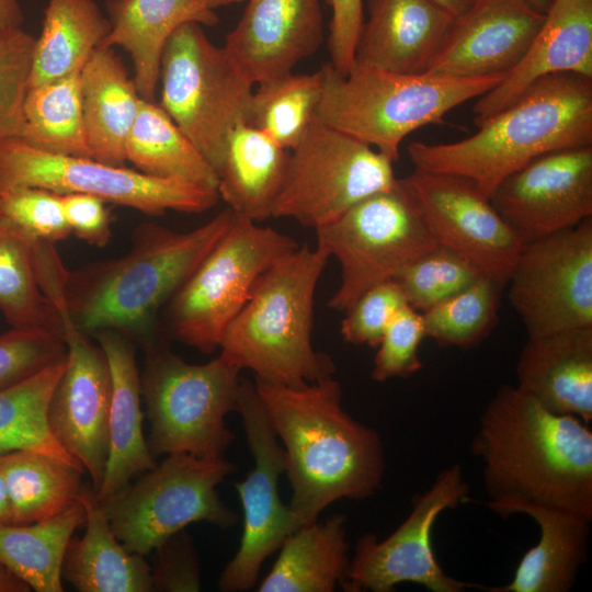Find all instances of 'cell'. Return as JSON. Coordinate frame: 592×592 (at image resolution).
Returning <instances> with one entry per match:
<instances>
[{
    "label": "cell",
    "mask_w": 592,
    "mask_h": 592,
    "mask_svg": "<svg viewBox=\"0 0 592 592\" xmlns=\"http://www.w3.org/2000/svg\"><path fill=\"white\" fill-rule=\"evenodd\" d=\"M84 521V508L78 500L49 519L29 524L0 523V561L33 591L62 592L65 553Z\"/></svg>",
    "instance_id": "e575fe53"
},
{
    "label": "cell",
    "mask_w": 592,
    "mask_h": 592,
    "mask_svg": "<svg viewBox=\"0 0 592 592\" xmlns=\"http://www.w3.org/2000/svg\"><path fill=\"white\" fill-rule=\"evenodd\" d=\"M523 1L527 3L531 8H533L535 11L542 14H546L553 0H523Z\"/></svg>",
    "instance_id": "9f6ffc18"
},
{
    "label": "cell",
    "mask_w": 592,
    "mask_h": 592,
    "mask_svg": "<svg viewBox=\"0 0 592 592\" xmlns=\"http://www.w3.org/2000/svg\"><path fill=\"white\" fill-rule=\"evenodd\" d=\"M237 412L240 414L254 465L235 487L243 511L240 545L218 579L224 592L253 588L263 562L286 537L301 526L278 492L285 473V452L258 396L254 384L241 378Z\"/></svg>",
    "instance_id": "2e32d148"
},
{
    "label": "cell",
    "mask_w": 592,
    "mask_h": 592,
    "mask_svg": "<svg viewBox=\"0 0 592 592\" xmlns=\"http://www.w3.org/2000/svg\"><path fill=\"white\" fill-rule=\"evenodd\" d=\"M12 524H29L55 516L76 501L83 486L82 470L32 449L0 455Z\"/></svg>",
    "instance_id": "836d02e7"
},
{
    "label": "cell",
    "mask_w": 592,
    "mask_h": 592,
    "mask_svg": "<svg viewBox=\"0 0 592 592\" xmlns=\"http://www.w3.org/2000/svg\"><path fill=\"white\" fill-rule=\"evenodd\" d=\"M150 566L152 591L196 592L201 590V568L193 539L179 531L153 550Z\"/></svg>",
    "instance_id": "7dc6e473"
},
{
    "label": "cell",
    "mask_w": 592,
    "mask_h": 592,
    "mask_svg": "<svg viewBox=\"0 0 592 592\" xmlns=\"http://www.w3.org/2000/svg\"><path fill=\"white\" fill-rule=\"evenodd\" d=\"M0 523L12 524L9 499L3 478L0 474Z\"/></svg>",
    "instance_id": "db71d44e"
},
{
    "label": "cell",
    "mask_w": 592,
    "mask_h": 592,
    "mask_svg": "<svg viewBox=\"0 0 592 592\" xmlns=\"http://www.w3.org/2000/svg\"><path fill=\"white\" fill-rule=\"evenodd\" d=\"M80 94L91 158L124 166L126 140L143 98L114 48L92 53L80 71Z\"/></svg>",
    "instance_id": "4316f807"
},
{
    "label": "cell",
    "mask_w": 592,
    "mask_h": 592,
    "mask_svg": "<svg viewBox=\"0 0 592 592\" xmlns=\"http://www.w3.org/2000/svg\"><path fill=\"white\" fill-rule=\"evenodd\" d=\"M328 260L306 244L267 269L226 329L219 355L258 379L286 386L333 376L332 358L311 342L315 292Z\"/></svg>",
    "instance_id": "5b68a950"
},
{
    "label": "cell",
    "mask_w": 592,
    "mask_h": 592,
    "mask_svg": "<svg viewBox=\"0 0 592 592\" xmlns=\"http://www.w3.org/2000/svg\"><path fill=\"white\" fill-rule=\"evenodd\" d=\"M223 46L252 82L293 71L323 41L319 0H247Z\"/></svg>",
    "instance_id": "44dd1931"
},
{
    "label": "cell",
    "mask_w": 592,
    "mask_h": 592,
    "mask_svg": "<svg viewBox=\"0 0 592 592\" xmlns=\"http://www.w3.org/2000/svg\"><path fill=\"white\" fill-rule=\"evenodd\" d=\"M399 182L439 246L505 286L523 242L471 181L414 168Z\"/></svg>",
    "instance_id": "e0dca14e"
},
{
    "label": "cell",
    "mask_w": 592,
    "mask_h": 592,
    "mask_svg": "<svg viewBox=\"0 0 592 592\" xmlns=\"http://www.w3.org/2000/svg\"><path fill=\"white\" fill-rule=\"evenodd\" d=\"M248 124L265 132L283 148L293 149L316 118L322 93L321 69L293 71L257 83Z\"/></svg>",
    "instance_id": "f35d334b"
},
{
    "label": "cell",
    "mask_w": 592,
    "mask_h": 592,
    "mask_svg": "<svg viewBox=\"0 0 592 592\" xmlns=\"http://www.w3.org/2000/svg\"><path fill=\"white\" fill-rule=\"evenodd\" d=\"M489 200L523 243L580 224L592 217V146L535 158Z\"/></svg>",
    "instance_id": "d6986e66"
},
{
    "label": "cell",
    "mask_w": 592,
    "mask_h": 592,
    "mask_svg": "<svg viewBox=\"0 0 592 592\" xmlns=\"http://www.w3.org/2000/svg\"><path fill=\"white\" fill-rule=\"evenodd\" d=\"M516 387L550 412L592 421V327L527 337Z\"/></svg>",
    "instance_id": "cb8c5ba5"
},
{
    "label": "cell",
    "mask_w": 592,
    "mask_h": 592,
    "mask_svg": "<svg viewBox=\"0 0 592 592\" xmlns=\"http://www.w3.org/2000/svg\"><path fill=\"white\" fill-rule=\"evenodd\" d=\"M503 287L482 275L458 294L421 312L425 337L444 346H476L497 323Z\"/></svg>",
    "instance_id": "ab89813d"
},
{
    "label": "cell",
    "mask_w": 592,
    "mask_h": 592,
    "mask_svg": "<svg viewBox=\"0 0 592 592\" xmlns=\"http://www.w3.org/2000/svg\"><path fill=\"white\" fill-rule=\"evenodd\" d=\"M66 353L64 338L44 329H16L0 334V389L42 369Z\"/></svg>",
    "instance_id": "f6af8a7d"
},
{
    "label": "cell",
    "mask_w": 592,
    "mask_h": 592,
    "mask_svg": "<svg viewBox=\"0 0 592 592\" xmlns=\"http://www.w3.org/2000/svg\"><path fill=\"white\" fill-rule=\"evenodd\" d=\"M407 305L394 280L382 282L365 291L344 311L340 332L349 343L377 346L392 318Z\"/></svg>",
    "instance_id": "bcb514c9"
},
{
    "label": "cell",
    "mask_w": 592,
    "mask_h": 592,
    "mask_svg": "<svg viewBox=\"0 0 592 592\" xmlns=\"http://www.w3.org/2000/svg\"><path fill=\"white\" fill-rule=\"evenodd\" d=\"M57 310L67 362L48 403L47 422L59 445L90 475L96 492L109 455L111 372L102 348L72 322L65 304Z\"/></svg>",
    "instance_id": "ac0fdd59"
},
{
    "label": "cell",
    "mask_w": 592,
    "mask_h": 592,
    "mask_svg": "<svg viewBox=\"0 0 592 592\" xmlns=\"http://www.w3.org/2000/svg\"><path fill=\"white\" fill-rule=\"evenodd\" d=\"M19 137L48 152L91 158L81 107L80 72L27 89Z\"/></svg>",
    "instance_id": "74e56055"
},
{
    "label": "cell",
    "mask_w": 592,
    "mask_h": 592,
    "mask_svg": "<svg viewBox=\"0 0 592 592\" xmlns=\"http://www.w3.org/2000/svg\"><path fill=\"white\" fill-rule=\"evenodd\" d=\"M35 39L22 27L0 38V141L21 134Z\"/></svg>",
    "instance_id": "b9f144b4"
},
{
    "label": "cell",
    "mask_w": 592,
    "mask_h": 592,
    "mask_svg": "<svg viewBox=\"0 0 592 592\" xmlns=\"http://www.w3.org/2000/svg\"><path fill=\"white\" fill-rule=\"evenodd\" d=\"M506 285L527 337L592 327V217L524 242Z\"/></svg>",
    "instance_id": "5bb4252c"
},
{
    "label": "cell",
    "mask_w": 592,
    "mask_h": 592,
    "mask_svg": "<svg viewBox=\"0 0 592 592\" xmlns=\"http://www.w3.org/2000/svg\"><path fill=\"white\" fill-rule=\"evenodd\" d=\"M236 469L224 457L168 454L100 504L118 540L132 553L147 555L191 523L219 528L238 524V515L220 499L217 486Z\"/></svg>",
    "instance_id": "9c48e42d"
},
{
    "label": "cell",
    "mask_w": 592,
    "mask_h": 592,
    "mask_svg": "<svg viewBox=\"0 0 592 592\" xmlns=\"http://www.w3.org/2000/svg\"><path fill=\"white\" fill-rule=\"evenodd\" d=\"M111 30L100 47H121L133 62L139 95L156 100L160 60L171 34L182 23L215 25V11H204L197 0H107Z\"/></svg>",
    "instance_id": "484cf974"
},
{
    "label": "cell",
    "mask_w": 592,
    "mask_h": 592,
    "mask_svg": "<svg viewBox=\"0 0 592 592\" xmlns=\"http://www.w3.org/2000/svg\"><path fill=\"white\" fill-rule=\"evenodd\" d=\"M394 161L373 147L316 118L289 150L273 218L317 229L363 198L394 186Z\"/></svg>",
    "instance_id": "7c38bea8"
},
{
    "label": "cell",
    "mask_w": 592,
    "mask_h": 592,
    "mask_svg": "<svg viewBox=\"0 0 592 592\" xmlns=\"http://www.w3.org/2000/svg\"><path fill=\"white\" fill-rule=\"evenodd\" d=\"M18 186L91 194L150 216L168 210L198 214L219 200L217 191L150 177L90 157L48 152L15 136L0 141V190Z\"/></svg>",
    "instance_id": "4fadbf2b"
},
{
    "label": "cell",
    "mask_w": 592,
    "mask_h": 592,
    "mask_svg": "<svg viewBox=\"0 0 592 592\" xmlns=\"http://www.w3.org/2000/svg\"><path fill=\"white\" fill-rule=\"evenodd\" d=\"M78 500L86 531L69 540L62 578L80 592H151L150 565L115 536L91 485L83 483Z\"/></svg>",
    "instance_id": "83f0119b"
},
{
    "label": "cell",
    "mask_w": 592,
    "mask_h": 592,
    "mask_svg": "<svg viewBox=\"0 0 592 592\" xmlns=\"http://www.w3.org/2000/svg\"><path fill=\"white\" fill-rule=\"evenodd\" d=\"M234 216L227 207L187 231L143 224L126 254L67 270L64 301L72 322L87 334L111 329L138 339L144 346L156 342L158 312L226 232Z\"/></svg>",
    "instance_id": "3957f363"
},
{
    "label": "cell",
    "mask_w": 592,
    "mask_h": 592,
    "mask_svg": "<svg viewBox=\"0 0 592 592\" xmlns=\"http://www.w3.org/2000/svg\"><path fill=\"white\" fill-rule=\"evenodd\" d=\"M592 146V78L562 72L543 77L514 102L448 144L413 141L414 168L463 177L489 198L496 186L535 158Z\"/></svg>",
    "instance_id": "277c9868"
},
{
    "label": "cell",
    "mask_w": 592,
    "mask_h": 592,
    "mask_svg": "<svg viewBox=\"0 0 592 592\" xmlns=\"http://www.w3.org/2000/svg\"><path fill=\"white\" fill-rule=\"evenodd\" d=\"M298 247L288 235L235 213L226 232L167 304L172 337L206 354L219 349L258 278Z\"/></svg>",
    "instance_id": "30bf717a"
},
{
    "label": "cell",
    "mask_w": 592,
    "mask_h": 592,
    "mask_svg": "<svg viewBox=\"0 0 592 592\" xmlns=\"http://www.w3.org/2000/svg\"><path fill=\"white\" fill-rule=\"evenodd\" d=\"M524 514L538 525L537 544L524 554L509 583L481 589L489 592L570 591L588 560L591 520L551 508H533Z\"/></svg>",
    "instance_id": "f546056e"
},
{
    "label": "cell",
    "mask_w": 592,
    "mask_h": 592,
    "mask_svg": "<svg viewBox=\"0 0 592 592\" xmlns=\"http://www.w3.org/2000/svg\"><path fill=\"white\" fill-rule=\"evenodd\" d=\"M31 588L0 561V592H30Z\"/></svg>",
    "instance_id": "816d5d0a"
},
{
    "label": "cell",
    "mask_w": 592,
    "mask_h": 592,
    "mask_svg": "<svg viewBox=\"0 0 592 592\" xmlns=\"http://www.w3.org/2000/svg\"><path fill=\"white\" fill-rule=\"evenodd\" d=\"M562 72L592 78V0H553L545 21L520 62L477 98L475 124L514 102L538 79Z\"/></svg>",
    "instance_id": "7402d4cb"
},
{
    "label": "cell",
    "mask_w": 592,
    "mask_h": 592,
    "mask_svg": "<svg viewBox=\"0 0 592 592\" xmlns=\"http://www.w3.org/2000/svg\"><path fill=\"white\" fill-rule=\"evenodd\" d=\"M254 387L283 443L293 490L288 505L301 525L335 501L376 493L386 468L383 443L346 412L339 380L329 376L294 387L255 378Z\"/></svg>",
    "instance_id": "7a4b0ae2"
},
{
    "label": "cell",
    "mask_w": 592,
    "mask_h": 592,
    "mask_svg": "<svg viewBox=\"0 0 592 592\" xmlns=\"http://www.w3.org/2000/svg\"><path fill=\"white\" fill-rule=\"evenodd\" d=\"M67 362V353L31 376L0 389V455L32 449L83 467L55 440L47 422L48 403Z\"/></svg>",
    "instance_id": "8d00e7d4"
},
{
    "label": "cell",
    "mask_w": 592,
    "mask_h": 592,
    "mask_svg": "<svg viewBox=\"0 0 592 592\" xmlns=\"http://www.w3.org/2000/svg\"><path fill=\"white\" fill-rule=\"evenodd\" d=\"M93 335L106 356L112 379L109 455L102 483L95 492L102 500L157 464L143 431L140 372L133 339L111 329Z\"/></svg>",
    "instance_id": "d4e9b609"
},
{
    "label": "cell",
    "mask_w": 592,
    "mask_h": 592,
    "mask_svg": "<svg viewBox=\"0 0 592 592\" xmlns=\"http://www.w3.org/2000/svg\"><path fill=\"white\" fill-rule=\"evenodd\" d=\"M331 9L328 50L330 64L346 75L355 61V47L364 21V0H326Z\"/></svg>",
    "instance_id": "c3c4849f"
},
{
    "label": "cell",
    "mask_w": 592,
    "mask_h": 592,
    "mask_svg": "<svg viewBox=\"0 0 592 592\" xmlns=\"http://www.w3.org/2000/svg\"><path fill=\"white\" fill-rule=\"evenodd\" d=\"M144 350L140 385L152 456L224 457L235 440L226 415L237 412L240 369L221 355L204 364L187 363L157 341Z\"/></svg>",
    "instance_id": "52a82bcc"
},
{
    "label": "cell",
    "mask_w": 592,
    "mask_h": 592,
    "mask_svg": "<svg viewBox=\"0 0 592 592\" xmlns=\"http://www.w3.org/2000/svg\"><path fill=\"white\" fill-rule=\"evenodd\" d=\"M0 215L35 240L55 243L71 234L61 194L49 190L33 186L0 190Z\"/></svg>",
    "instance_id": "7bdbcfd3"
},
{
    "label": "cell",
    "mask_w": 592,
    "mask_h": 592,
    "mask_svg": "<svg viewBox=\"0 0 592 592\" xmlns=\"http://www.w3.org/2000/svg\"><path fill=\"white\" fill-rule=\"evenodd\" d=\"M316 119L384 153L394 162L412 132L442 124L453 109L494 88L504 76L446 78L403 75L354 61L346 75L322 65Z\"/></svg>",
    "instance_id": "8992f818"
},
{
    "label": "cell",
    "mask_w": 592,
    "mask_h": 592,
    "mask_svg": "<svg viewBox=\"0 0 592 592\" xmlns=\"http://www.w3.org/2000/svg\"><path fill=\"white\" fill-rule=\"evenodd\" d=\"M454 19L464 13L475 0H433Z\"/></svg>",
    "instance_id": "f5cc1de1"
},
{
    "label": "cell",
    "mask_w": 592,
    "mask_h": 592,
    "mask_svg": "<svg viewBox=\"0 0 592 592\" xmlns=\"http://www.w3.org/2000/svg\"><path fill=\"white\" fill-rule=\"evenodd\" d=\"M247 0H197L200 8L204 11H215L220 7H228L231 4L241 3Z\"/></svg>",
    "instance_id": "11a10c76"
},
{
    "label": "cell",
    "mask_w": 592,
    "mask_h": 592,
    "mask_svg": "<svg viewBox=\"0 0 592 592\" xmlns=\"http://www.w3.org/2000/svg\"><path fill=\"white\" fill-rule=\"evenodd\" d=\"M110 30L109 18L94 0H48L29 88L80 72Z\"/></svg>",
    "instance_id": "1f68e13d"
},
{
    "label": "cell",
    "mask_w": 592,
    "mask_h": 592,
    "mask_svg": "<svg viewBox=\"0 0 592 592\" xmlns=\"http://www.w3.org/2000/svg\"><path fill=\"white\" fill-rule=\"evenodd\" d=\"M24 18L18 0H0V38L21 29Z\"/></svg>",
    "instance_id": "f907efd6"
},
{
    "label": "cell",
    "mask_w": 592,
    "mask_h": 592,
    "mask_svg": "<svg viewBox=\"0 0 592 592\" xmlns=\"http://www.w3.org/2000/svg\"><path fill=\"white\" fill-rule=\"evenodd\" d=\"M424 338L421 312L405 306L392 318L377 345L371 377L384 383L409 377L420 371L419 346Z\"/></svg>",
    "instance_id": "ee69618b"
},
{
    "label": "cell",
    "mask_w": 592,
    "mask_h": 592,
    "mask_svg": "<svg viewBox=\"0 0 592 592\" xmlns=\"http://www.w3.org/2000/svg\"><path fill=\"white\" fill-rule=\"evenodd\" d=\"M469 485L458 464L436 474L430 487L411 501L407 517L386 538L362 535L350 558L346 592H391L409 582L432 592H463L473 584L448 576L439 563L432 543L437 517L463 503Z\"/></svg>",
    "instance_id": "9a60e30c"
},
{
    "label": "cell",
    "mask_w": 592,
    "mask_h": 592,
    "mask_svg": "<svg viewBox=\"0 0 592 592\" xmlns=\"http://www.w3.org/2000/svg\"><path fill=\"white\" fill-rule=\"evenodd\" d=\"M480 276L481 272L468 260L437 246L409 263L392 280L407 304L423 312L458 294Z\"/></svg>",
    "instance_id": "60d3db41"
},
{
    "label": "cell",
    "mask_w": 592,
    "mask_h": 592,
    "mask_svg": "<svg viewBox=\"0 0 592 592\" xmlns=\"http://www.w3.org/2000/svg\"><path fill=\"white\" fill-rule=\"evenodd\" d=\"M345 524V515L338 513L295 530L258 591L332 592L342 587L350 566Z\"/></svg>",
    "instance_id": "4dcf8cb0"
},
{
    "label": "cell",
    "mask_w": 592,
    "mask_h": 592,
    "mask_svg": "<svg viewBox=\"0 0 592 592\" xmlns=\"http://www.w3.org/2000/svg\"><path fill=\"white\" fill-rule=\"evenodd\" d=\"M471 452L492 512L551 508L592 521V432L579 418L502 385L480 415Z\"/></svg>",
    "instance_id": "6da1fadb"
},
{
    "label": "cell",
    "mask_w": 592,
    "mask_h": 592,
    "mask_svg": "<svg viewBox=\"0 0 592 592\" xmlns=\"http://www.w3.org/2000/svg\"><path fill=\"white\" fill-rule=\"evenodd\" d=\"M289 150L265 132L240 124L229 134L217 172L219 198L234 213L255 223L273 218Z\"/></svg>",
    "instance_id": "f1b7e54d"
},
{
    "label": "cell",
    "mask_w": 592,
    "mask_h": 592,
    "mask_svg": "<svg viewBox=\"0 0 592 592\" xmlns=\"http://www.w3.org/2000/svg\"><path fill=\"white\" fill-rule=\"evenodd\" d=\"M202 24L182 23L160 60L161 107L217 173L234 128L248 124L253 84Z\"/></svg>",
    "instance_id": "ba28073f"
},
{
    "label": "cell",
    "mask_w": 592,
    "mask_h": 592,
    "mask_svg": "<svg viewBox=\"0 0 592 592\" xmlns=\"http://www.w3.org/2000/svg\"><path fill=\"white\" fill-rule=\"evenodd\" d=\"M125 156L126 161L147 175L217 191L215 170L155 101L141 99Z\"/></svg>",
    "instance_id": "d6a6232c"
},
{
    "label": "cell",
    "mask_w": 592,
    "mask_h": 592,
    "mask_svg": "<svg viewBox=\"0 0 592 592\" xmlns=\"http://www.w3.org/2000/svg\"><path fill=\"white\" fill-rule=\"evenodd\" d=\"M545 21L523 0H475L456 16L425 75L505 76L524 57Z\"/></svg>",
    "instance_id": "ffe728a7"
},
{
    "label": "cell",
    "mask_w": 592,
    "mask_h": 592,
    "mask_svg": "<svg viewBox=\"0 0 592 592\" xmlns=\"http://www.w3.org/2000/svg\"><path fill=\"white\" fill-rule=\"evenodd\" d=\"M35 244L0 215V310L11 328L44 329L62 337L61 318L39 286Z\"/></svg>",
    "instance_id": "d590c367"
},
{
    "label": "cell",
    "mask_w": 592,
    "mask_h": 592,
    "mask_svg": "<svg viewBox=\"0 0 592 592\" xmlns=\"http://www.w3.org/2000/svg\"><path fill=\"white\" fill-rule=\"evenodd\" d=\"M71 232L93 247H105L112 237L111 217L103 200L86 193L61 194Z\"/></svg>",
    "instance_id": "681fc988"
},
{
    "label": "cell",
    "mask_w": 592,
    "mask_h": 592,
    "mask_svg": "<svg viewBox=\"0 0 592 592\" xmlns=\"http://www.w3.org/2000/svg\"><path fill=\"white\" fill-rule=\"evenodd\" d=\"M355 60L403 75L424 73L454 18L433 0H366Z\"/></svg>",
    "instance_id": "603a6c76"
},
{
    "label": "cell",
    "mask_w": 592,
    "mask_h": 592,
    "mask_svg": "<svg viewBox=\"0 0 592 592\" xmlns=\"http://www.w3.org/2000/svg\"><path fill=\"white\" fill-rule=\"evenodd\" d=\"M315 230L316 247L340 264V284L328 303L338 311L439 246L399 179Z\"/></svg>",
    "instance_id": "8fae6325"
}]
</instances>
